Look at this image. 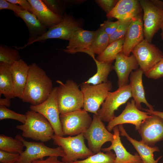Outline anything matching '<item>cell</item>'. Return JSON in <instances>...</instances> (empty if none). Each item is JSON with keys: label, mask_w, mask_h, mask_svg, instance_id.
I'll list each match as a JSON object with an SVG mask.
<instances>
[{"label": "cell", "mask_w": 163, "mask_h": 163, "mask_svg": "<svg viewBox=\"0 0 163 163\" xmlns=\"http://www.w3.org/2000/svg\"><path fill=\"white\" fill-rule=\"evenodd\" d=\"M131 97V90L129 84L118 88L114 91H110L101 108L98 110L97 116L102 121L108 122L115 117V111Z\"/></svg>", "instance_id": "cell-9"}, {"label": "cell", "mask_w": 163, "mask_h": 163, "mask_svg": "<svg viewBox=\"0 0 163 163\" xmlns=\"http://www.w3.org/2000/svg\"><path fill=\"white\" fill-rule=\"evenodd\" d=\"M121 22L118 20L115 22L105 21L100 24V28L110 36L116 30Z\"/></svg>", "instance_id": "cell-37"}, {"label": "cell", "mask_w": 163, "mask_h": 163, "mask_svg": "<svg viewBox=\"0 0 163 163\" xmlns=\"http://www.w3.org/2000/svg\"><path fill=\"white\" fill-rule=\"evenodd\" d=\"M95 37L89 48L88 55L94 59L95 54L99 55L109 45V36L101 28L96 31Z\"/></svg>", "instance_id": "cell-28"}, {"label": "cell", "mask_w": 163, "mask_h": 163, "mask_svg": "<svg viewBox=\"0 0 163 163\" xmlns=\"http://www.w3.org/2000/svg\"><path fill=\"white\" fill-rule=\"evenodd\" d=\"M116 155L110 151L104 153L100 151L81 160L72 162L73 163H114Z\"/></svg>", "instance_id": "cell-31"}, {"label": "cell", "mask_w": 163, "mask_h": 163, "mask_svg": "<svg viewBox=\"0 0 163 163\" xmlns=\"http://www.w3.org/2000/svg\"><path fill=\"white\" fill-rule=\"evenodd\" d=\"M141 123L138 130L142 141L152 147L158 142L163 140V119L153 114Z\"/></svg>", "instance_id": "cell-14"}, {"label": "cell", "mask_w": 163, "mask_h": 163, "mask_svg": "<svg viewBox=\"0 0 163 163\" xmlns=\"http://www.w3.org/2000/svg\"><path fill=\"white\" fill-rule=\"evenodd\" d=\"M85 1V0H61L63 5L66 8V7L72 5H79Z\"/></svg>", "instance_id": "cell-43"}, {"label": "cell", "mask_w": 163, "mask_h": 163, "mask_svg": "<svg viewBox=\"0 0 163 163\" xmlns=\"http://www.w3.org/2000/svg\"><path fill=\"white\" fill-rule=\"evenodd\" d=\"M73 163V162H65V163Z\"/></svg>", "instance_id": "cell-48"}, {"label": "cell", "mask_w": 163, "mask_h": 163, "mask_svg": "<svg viewBox=\"0 0 163 163\" xmlns=\"http://www.w3.org/2000/svg\"></svg>", "instance_id": "cell-49"}, {"label": "cell", "mask_w": 163, "mask_h": 163, "mask_svg": "<svg viewBox=\"0 0 163 163\" xmlns=\"http://www.w3.org/2000/svg\"><path fill=\"white\" fill-rule=\"evenodd\" d=\"M93 59L97 66V72L84 82L92 85H97L107 82L108 81V75L113 69V66L112 64L99 62L95 58Z\"/></svg>", "instance_id": "cell-29"}, {"label": "cell", "mask_w": 163, "mask_h": 163, "mask_svg": "<svg viewBox=\"0 0 163 163\" xmlns=\"http://www.w3.org/2000/svg\"><path fill=\"white\" fill-rule=\"evenodd\" d=\"M118 126L120 135L125 136L132 144L140 156L142 163H158L162 156L159 157L155 160L153 154L154 152L160 151L158 146L150 147L145 144L142 140L138 141L133 139L127 134L123 124L119 125Z\"/></svg>", "instance_id": "cell-23"}, {"label": "cell", "mask_w": 163, "mask_h": 163, "mask_svg": "<svg viewBox=\"0 0 163 163\" xmlns=\"http://www.w3.org/2000/svg\"><path fill=\"white\" fill-rule=\"evenodd\" d=\"M24 146L23 142L16 136L13 138L4 134L0 135V150L20 154L23 152Z\"/></svg>", "instance_id": "cell-30"}, {"label": "cell", "mask_w": 163, "mask_h": 163, "mask_svg": "<svg viewBox=\"0 0 163 163\" xmlns=\"http://www.w3.org/2000/svg\"><path fill=\"white\" fill-rule=\"evenodd\" d=\"M84 23V21L81 19H75L71 14L66 13L60 23L49 28L34 43L55 38L69 40L75 31L82 28Z\"/></svg>", "instance_id": "cell-10"}, {"label": "cell", "mask_w": 163, "mask_h": 163, "mask_svg": "<svg viewBox=\"0 0 163 163\" xmlns=\"http://www.w3.org/2000/svg\"><path fill=\"white\" fill-rule=\"evenodd\" d=\"M80 87L83 96V109L97 115L101 106L112 89V82L108 81L99 84L92 85L83 82Z\"/></svg>", "instance_id": "cell-5"}, {"label": "cell", "mask_w": 163, "mask_h": 163, "mask_svg": "<svg viewBox=\"0 0 163 163\" xmlns=\"http://www.w3.org/2000/svg\"><path fill=\"white\" fill-rule=\"evenodd\" d=\"M143 110L148 113L149 115L153 114L158 116L163 119V112L158 110H151L149 109L142 108Z\"/></svg>", "instance_id": "cell-44"}, {"label": "cell", "mask_w": 163, "mask_h": 163, "mask_svg": "<svg viewBox=\"0 0 163 163\" xmlns=\"http://www.w3.org/2000/svg\"><path fill=\"white\" fill-rule=\"evenodd\" d=\"M29 66L21 59L11 65V71L15 97L22 99L27 84Z\"/></svg>", "instance_id": "cell-21"}, {"label": "cell", "mask_w": 163, "mask_h": 163, "mask_svg": "<svg viewBox=\"0 0 163 163\" xmlns=\"http://www.w3.org/2000/svg\"><path fill=\"white\" fill-rule=\"evenodd\" d=\"M26 118L25 114L17 113L5 106L0 105L1 120L5 119H11L19 121L23 124L25 123Z\"/></svg>", "instance_id": "cell-33"}, {"label": "cell", "mask_w": 163, "mask_h": 163, "mask_svg": "<svg viewBox=\"0 0 163 163\" xmlns=\"http://www.w3.org/2000/svg\"><path fill=\"white\" fill-rule=\"evenodd\" d=\"M27 80L21 99L37 105L46 100L52 91L53 82L45 72L35 63L29 65Z\"/></svg>", "instance_id": "cell-1"}, {"label": "cell", "mask_w": 163, "mask_h": 163, "mask_svg": "<svg viewBox=\"0 0 163 163\" xmlns=\"http://www.w3.org/2000/svg\"><path fill=\"white\" fill-rule=\"evenodd\" d=\"M7 1L10 3L15 5L18 4L24 10H27L33 14V9L31 5L28 0H7Z\"/></svg>", "instance_id": "cell-41"}, {"label": "cell", "mask_w": 163, "mask_h": 163, "mask_svg": "<svg viewBox=\"0 0 163 163\" xmlns=\"http://www.w3.org/2000/svg\"><path fill=\"white\" fill-rule=\"evenodd\" d=\"M8 9L13 11L17 15L24 9L20 6L10 3L7 0H0V10Z\"/></svg>", "instance_id": "cell-40"}, {"label": "cell", "mask_w": 163, "mask_h": 163, "mask_svg": "<svg viewBox=\"0 0 163 163\" xmlns=\"http://www.w3.org/2000/svg\"><path fill=\"white\" fill-rule=\"evenodd\" d=\"M31 5L33 14L48 29L59 23L63 16L57 15L50 11L42 0H28Z\"/></svg>", "instance_id": "cell-24"}, {"label": "cell", "mask_w": 163, "mask_h": 163, "mask_svg": "<svg viewBox=\"0 0 163 163\" xmlns=\"http://www.w3.org/2000/svg\"><path fill=\"white\" fill-rule=\"evenodd\" d=\"M25 115L27 118L25 123L16 126V128L22 131L23 137L43 142L52 139L54 130L43 115L31 110L27 111Z\"/></svg>", "instance_id": "cell-2"}, {"label": "cell", "mask_w": 163, "mask_h": 163, "mask_svg": "<svg viewBox=\"0 0 163 163\" xmlns=\"http://www.w3.org/2000/svg\"><path fill=\"white\" fill-rule=\"evenodd\" d=\"M155 6L158 8L163 9V2L158 0H150Z\"/></svg>", "instance_id": "cell-46"}, {"label": "cell", "mask_w": 163, "mask_h": 163, "mask_svg": "<svg viewBox=\"0 0 163 163\" xmlns=\"http://www.w3.org/2000/svg\"><path fill=\"white\" fill-rule=\"evenodd\" d=\"M58 157L56 156H49L45 160L40 159L36 160L32 163H64L62 161H59Z\"/></svg>", "instance_id": "cell-42"}, {"label": "cell", "mask_w": 163, "mask_h": 163, "mask_svg": "<svg viewBox=\"0 0 163 163\" xmlns=\"http://www.w3.org/2000/svg\"><path fill=\"white\" fill-rule=\"evenodd\" d=\"M163 163V162L162 163Z\"/></svg>", "instance_id": "cell-50"}, {"label": "cell", "mask_w": 163, "mask_h": 163, "mask_svg": "<svg viewBox=\"0 0 163 163\" xmlns=\"http://www.w3.org/2000/svg\"><path fill=\"white\" fill-rule=\"evenodd\" d=\"M131 20L121 22L116 30L109 36V44L115 41L125 38Z\"/></svg>", "instance_id": "cell-34"}, {"label": "cell", "mask_w": 163, "mask_h": 163, "mask_svg": "<svg viewBox=\"0 0 163 163\" xmlns=\"http://www.w3.org/2000/svg\"><path fill=\"white\" fill-rule=\"evenodd\" d=\"M143 73V71L140 69L131 73L129 85L131 88L132 96L136 107L139 110L142 109L141 104L143 103L149 109L154 110L153 106L150 104L146 99L142 81Z\"/></svg>", "instance_id": "cell-25"}, {"label": "cell", "mask_w": 163, "mask_h": 163, "mask_svg": "<svg viewBox=\"0 0 163 163\" xmlns=\"http://www.w3.org/2000/svg\"><path fill=\"white\" fill-rule=\"evenodd\" d=\"M20 154L0 150V163H16L19 159Z\"/></svg>", "instance_id": "cell-38"}, {"label": "cell", "mask_w": 163, "mask_h": 163, "mask_svg": "<svg viewBox=\"0 0 163 163\" xmlns=\"http://www.w3.org/2000/svg\"><path fill=\"white\" fill-rule=\"evenodd\" d=\"M131 52L144 74L163 59V53L160 49L145 39L133 48Z\"/></svg>", "instance_id": "cell-12"}, {"label": "cell", "mask_w": 163, "mask_h": 163, "mask_svg": "<svg viewBox=\"0 0 163 163\" xmlns=\"http://www.w3.org/2000/svg\"><path fill=\"white\" fill-rule=\"evenodd\" d=\"M16 15L24 21L29 31V37L27 43L23 47H16L17 50L22 49L33 44L38 37L47 32L48 29L41 23L33 14L24 10Z\"/></svg>", "instance_id": "cell-22"}, {"label": "cell", "mask_w": 163, "mask_h": 163, "mask_svg": "<svg viewBox=\"0 0 163 163\" xmlns=\"http://www.w3.org/2000/svg\"><path fill=\"white\" fill-rule=\"evenodd\" d=\"M49 9L54 14L63 16L65 13L66 8L61 0H42Z\"/></svg>", "instance_id": "cell-35"}, {"label": "cell", "mask_w": 163, "mask_h": 163, "mask_svg": "<svg viewBox=\"0 0 163 163\" xmlns=\"http://www.w3.org/2000/svg\"><path fill=\"white\" fill-rule=\"evenodd\" d=\"M125 38L115 41L108 45L96 58L97 61L112 64L117 55L122 52Z\"/></svg>", "instance_id": "cell-27"}, {"label": "cell", "mask_w": 163, "mask_h": 163, "mask_svg": "<svg viewBox=\"0 0 163 163\" xmlns=\"http://www.w3.org/2000/svg\"><path fill=\"white\" fill-rule=\"evenodd\" d=\"M113 137L111 145L108 147L101 148V150L106 152L113 150L115 152L116 158L114 163H142L139 155H134L128 152L123 146L120 137V132L118 126L113 128Z\"/></svg>", "instance_id": "cell-20"}, {"label": "cell", "mask_w": 163, "mask_h": 163, "mask_svg": "<svg viewBox=\"0 0 163 163\" xmlns=\"http://www.w3.org/2000/svg\"><path fill=\"white\" fill-rule=\"evenodd\" d=\"M144 74L147 78L155 80L163 77V59Z\"/></svg>", "instance_id": "cell-36"}, {"label": "cell", "mask_w": 163, "mask_h": 163, "mask_svg": "<svg viewBox=\"0 0 163 163\" xmlns=\"http://www.w3.org/2000/svg\"><path fill=\"white\" fill-rule=\"evenodd\" d=\"M139 65L135 56H126L122 52L117 56L113 69L118 77V86L120 88L128 85L129 76L134 70L138 69Z\"/></svg>", "instance_id": "cell-16"}, {"label": "cell", "mask_w": 163, "mask_h": 163, "mask_svg": "<svg viewBox=\"0 0 163 163\" xmlns=\"http://www.w3.org/2000/svg\"><path fill=\"white\" fill-rule=\"evenodd\" d=\"M60 118L64 135L70 136L84 133L90 126L92 120L88 112L83 109L61 113Z\"/></svg>", "instance_id": "cell-7"}, {"label": "cell", "mask_w": 163, "mask_h": 163, "mask_svg": "<svg viewBox=\"0 0 163 163\" xmlns=\"http://www.w3.org/2000/svg\"><path fill=\"white\" fill-rule=\"evenodd\" d=\"M143 12L139 0H119L112 11L106 14L121 21H130Z\"/></svg>", "instance_id": "cell-18"}, {"label": "cell", "mask_w": 163, "mask_h": 163, "mask_svg": "<svg viewBox=\"0 0 163 163\" xmlns=\"http://www.w3.org/2000/svg\"><path fill=\"white\" fill-rule=\"evenodd\" d=\"M83 135L87 140L88 148L94 154L101 151L104 143L111 142L113 137V134L107 129L103 121L95 114L90 126Z\"/></svg>", "instance_id": "cell-13"}, {"label": "cell", "mask_w": 163, "mask_h": 163, "mask_svg": "<svg viewBox=\"0 0 163 163\" xmlns=\"http://www.w3.org/2000/svg\"><path fill=\"white\" fill-rule=\"evenodd\" d=\"M150 116L148 113L138 109L134 100L132 99L127 103L125 109L120 115L108 122L106 128L110 132L116 126L129 123L134 125L136 130H138L142 122Z\"/></svg>", "instance_id": "cell-15"}, {"label": "cell", "mask_w": 163, "mask_h": 163, "mask_svg": "<svg viewBox=\"0 0 163 163\" xmlns=\"http://www.w3.org/2000/svg\"><path fill=\"white\" fill-rule=\"evenodd\" d=\"M57 88L58 87L53 88L52 92L45 101L37 105H31L29 108L30 110L40 113L47 120L55 135L63 137L57 100Z\"/></svg>", "instance_id": "cell-11"}, {"label": "cell", "mask_w": 163, "mask_h": 163, "mask_svg": "<svg viewBox=\"0 0 163 163\" xmlns=\"http://www.w3.org/2000/svg\"><path fill=\"white\" fill-rule=\"evenodd\" d=\"M161 29L162 31L161 34V39L163 40V23L161 26Z\"/></svg>", "instance_id": "cell-47"}, {"label": "cell", "mask_w": 163, "mask_h": 163, "mask_svg": "<svg viewBox=\"0 0 163 163\" xmlns=\"http://www.w3.org/2000/svg\"><path fill=\"white\" fill-rule=\"evenodd\" d=\"M21 59L20 54L16 49L4 44H0V62L12 65Z\"/></svg>", "instance_id": "cell-32"}, {"label": "cell", "mask_w": 163, "mask_h": 163, "mask_svg": "<svg viewBox=\"0 0 163 163\" xmlns=\"http://www.w3.org/2000/svg\"><path fill=\"white\" fill-rule=\"evenodd\" d=\"M96 34L95 31H90L80 29L75 31L69 40L65 52L71 54L83 52L88 54L89 48Z\"/></svg>", "instance_id": "cell-19"}, {"label": "cell", "mask_w": 163, "mask_h": 163, "mask_svg": "<svg viewBox=\"0 0 163 163\" xmlns=\"http://www.w3.org/2000/svg\"><path fill=\"white\" fill-rule=\"evenodd\" d=\"M11 99L5 97L0 98V105L4 106L6 107H9L11 106Z\"/></svg>", "instance_id": "cell-45"}, {"label": "cell", "mask_w": 163, "mask_h": 163, "mask_svg": "<svg viewBox=\"0 0 163 163\" xmlns=\"http://www.w3.org/2000/svg\"><path fill=\"white\" fill-rule=\"evenodd\" d=\"M139 1L143 11L144 39L151 43L163 23V9L155 6L150 0Z\"/></svg>", "instance_id": "cell-8"}, {"label": "cell", "mask_w": 163, "mask_h": 163, "mask_svg": "<svg viewBox=\"0 0 163 163\" xmlns=\"http://www.w3.org/2000/svg\"><path fill=\"white\" fill-rule=\"evenodd\" d=\"M57 91V100L60 114L82 109L83 107V96L76 83L68 79L65 83L60 80Z\"/></svg>", "instance_id": "cell-3"}, {"label": "cell", "mask_w": 163, "mask_h": 163, "mask_svg": "<svg viewBox=\"0 0 163 163\" xmlns=\"http://www.w3.org/2000/svg\"><path fill=\"white\" fill-rule=\"evenodd\" d=\"M118 1L117 0H95V2L104 11L106 14L112 11Z\"/></svg>", "instance_id": "cell-39"}, {"label": "cell", "mask_w": 163, "mask_h": 163, "mask_svg": "<svg viewBox=\"0 0 163 163\" xmlns=\"http://www.w3.org/2000/svg\"><path fill=\"white\" fill-rule=\"evenodd\" d=\"M16 136L23 142L26 149L20 154L19 158L16 163H32L35 160L43 159L45 157H63L66 156L65 152L61 147L51 148L46 146L43 142H29L25 140L20 135Z\"/></svg>", "instance_id": "cell-6"}, {"label": "cell", "mask_w": 163, "mask_h": 163, "mask_svg": "<svg viewBox=\"0 0 163 163\" xmlns=\"http://www.w3.org/2000/svg\"><path fill=\"white\" fill-rule=\"evenodd\" d=\"M11 65L0 62V96L3 94L10 99L15 97L11 71Z\"/></svg>", "instance_id": "cell-26"}, {"label": "cell", "mask_w": 163, "mask_h": 163, "mask_svg": "<svg viewBox=\"0 0 163 163\" xmlns=\"http://www.w3.org/2000/svg\"><path fill=\"white\" fill-rule=\"evenodd\" d=\"M52 139L54 144L62 147L66 154L62 158L64 163L75 161L79 159L83 160L94 154L86 146L83 133L66 137L54 134Z\"/></svg>", "instance_id": "cell-4"}, {"label": "cell", "mask_w": 163, "mask_h": 163, "mask_svg": "<svg viewBox=\"0 0 163 163\" xmlns=\"http://www.w3.org/2000/svg\"><path fill=\"white\" fill-rule=\"evenodd\" d=\"M143 12L133 18L128 27L125 37L122 52L129 56L133 48L144 39Z\"/></svg>", "instance_id": "cell-17"}]
</instances>
